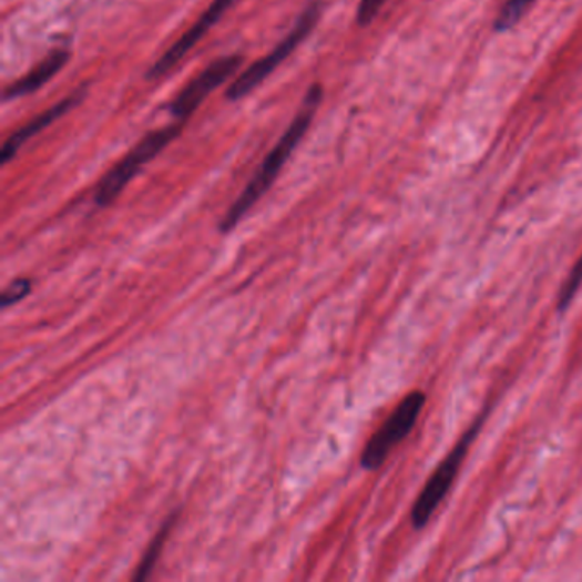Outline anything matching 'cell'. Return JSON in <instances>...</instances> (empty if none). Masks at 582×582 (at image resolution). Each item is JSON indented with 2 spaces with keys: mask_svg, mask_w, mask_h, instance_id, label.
Returning <instances> with one entry per match:
<instances>
[{
  "mask_svg": "<svg viewBox=\"0 0 582 582\" xmlns=\"http://www.w3.org/2000/svg\"><path fill=\"white\" fill-rule=\"evenodd\" d=\"M533 4L534 0H508V4L502 8L501 14H499L496 30L506 31L520 23L521 18L530 11Z\"/></svg>",
  "mask_w": 582,
  "mask_h": 582,
  "instance_id": "obj_12",
  "label": "cell"
},
{
  "mask_svg": "<svg viewBox=\"0 0 582 582\" xmlns=\"http://www.w3.org/2000/svg\"><path fill=\"white\" fill-rule=\"evenodd\" d=\"M31 293V280L30 278H18L9 284L8 289L2 293V308H9V306L16 305L19 300L27 297Z\"/></svg>",
  "mask_w": 582,
  "mask_h": 582,
  "instance_id": "obj_13",
  "label": "cell"
},
{
  "mask_svg": "<svg viewBox=\"0 0 582 582\" xmlns=\"http://www.w3.org/2000/svg\"><path fill=\"white\" fill-rule=\"evenodd\" d=\"M321 96V85L313 84L312 88H309L308 94H306L305 103L300 106L299 113H297L296 119L290 123L289 129L284 132L283 137L278 139L277 145H275L270 154L265 157L261 170L256 171V175L253 176L252 182L243 190L238 201L234 202L229 211H227V214L224 215L223 223H221V231H223V233H229V231L238 226L239 221L252 211L253 205L261 201L265 193H267V190L270 188L272 183L277 178L286 161L289 160L294 149H296V145L303 141L306 132H308Z\"/></svg>",
  "mask_w": 582,
  "mask_h": 582,
  "instance_id": "obj_1",
  "label": "cell"
},
{
  "mask_svg": "<svg viewBox=\"0 0 582 582\" xmlns=\"http://www.w3.org/2000/svg\"><path fill=\"white\" fill-rule=\"evenodd\" d=\"M426 401L427 397L423 391L413 390L397 405L391 416L376 430V435L364 448L363 457H360L364 470L375 471L385 463L395 446L400 445L412 432L426 407Z\"/></svg>",
  "mask_w": 582,
  "mask_h": 582,
  "instance_id": "obj_5",
  "label": "cell"
},
{
  "mask_svg": "<svg viewBox=\"0 0 582 582\" xmlns=\"http://www.w3.org/2000/svg\"><path fill=\"white\" fill-rule=\"evenodd\" d=\"M319 16H321V2H319V0H313L312 4H309L308 8L303 11V14L299 16V19H297L296 27L275 47V50H272L265 59L253 63L252 68L246 69V71L229 85V90H227L226 93L227 100H242L246 94L252 93L255 88H258V85L308 38L313 28L318 23Z\"/></svg>",
  "mask_w": 582,
  "mask_h": 582,
  "instance_id": "obj_4",
  "label": "cell"
},
{
  "mask_svg": "<svg viewBox=\"0 0 582 582\" xmlns=\"http://www.w3.org/2000/svg\"><path fill=\"white\" fill-rule=\"evenodd\" d=\"M386 0H360L359 9H357V23L359 27H368L375 21L376 16L381 11Z\"/></svg>",
  "mask_w": 582,
  "mask_h": 582,
  "instance_id": "obj_14",
  "label": "cell"
},
{
  "mask_svg": "<svg viewBox=\"0 0 582 582\" xmlns=\"http://www.w3.org/2000/svg\"><path fill=\"white\" fill-rule=\"evenodd\" d=\"M242 65V55H227L212 62L207 69H204V72H201L197 78L190 81L188 84L180 91L178 96L170 104L171 115L178 119L180 122L188 119V116L201 106L202 101H204L212 91L217 90L221 84H224Z\"/></svg>",
  "mask_w": 582,
  "mask_h": 582,
  "instance_id": "obj_6",
  "label": "cell"
},
{
  "mask_svg": "<svg viewBox=\"0 0 582 582\" xmlns=\"http://www.w3.org/2000/svg\"><path fill=\"white\" fill-rule=\"evenodd\" d=\"M582 287V255L578 262H575L574 268H572L569 277L565 278L564 286L560 289L559 300H557V312L564 313L568 312L569 306L572 305L575 294L579 293V289Z\"/></svg>",
  "mask_w": 582,
  "mask_h": 582,
  "instance_id": "obj_11",
  "label": "cell"
},
{
  "mask_svg": "<svg viewBox=\"0 0 582 582\" xmlns=\"http://www.w3.org/2000/svg\"><path fill=\"white\" fill-rule=\"evenodd\" d=\"M176 521V514L171 515L170 520L166 521L160 533L156 534L151 545H149L147 552L142 557L141 564L137 565V572H135L134 581H144L151 572H153L154 565H156L157 559H160L161 550H163L164 542H166L167 534H170L171 527Z\"/></svg>",
  "mask_w": 582,
  "mask_h": 582,
  "instance_id": "obj_10",
  "label": "cell"
},
{
  "mask_svg": "<svg viewBox=\"0 0 582 582\" xmlns=\"http://www.w3.org/2000/svg\"><path fill=\"white\" fill-rule=\"evenodd\" d=\"M182 132V122L173 123V125L164 126L160 131L151 132L145 135L131 153L126 154L113 170L108 171L106 175L101 180L100 185L96 188V195H94V202L100 207H108L116 201L120 193L123 192L129 183L132 182L139 171L142 170L144 164L149 161L154 160L157 154L166 149L171 142L178 137Z\"/></svg>",
  "mask_w": 582,
  "mask_h": 582,
  "instance_id": "obj_3",
  "label": "cell"
},
{
  "mask_svg": "<svg viewBox=\"0 0 582 582\" xmlns=\"http://www.w3.org/2000/svg\"><path fill=\"white\" fill-rule=\"evenodd\" d=\"M236 2H238V0H214V2L208 6L207 11L198 19L197 23L193 24V27L176 41L175 45L171 47V49L154 63L153 68L149 69V78H161V75L166 74V72L175 68L176 63L182 62L183 57H185L193 47L197 45L202 37L208 33V30L223 18L224 12L233 8Z\"/></svg>",
  "mask_w": 582,
  "mask_h": 582,
  "instance_id": "obj_7",
  "label": "cell"
},
{
  "mask_svg": "<svg viewBox=\"0 0 582 582\" xmlns=\"http://www.w3.org/2000/svg\"><path fill=\"white\" fill-rule=\"evenodd\" d=\"M69 59H71V53L68 50H55V52L50 53L43 62L38 63L30 74L9 85L8 90L4 91L6 100L21 98L24 94H31L40 90L41 85H45L50 79L55 78L62 71Z\"/></svg>",
  "mask_w": 582,
  "mask_h": 582,
  "instance_id": "obj_9",
  "label": "cell"
},
{
  "mask_svg": "<svg viewBox=\"0 0 582 582\" xmlns=\"http://www.w3.org/2000/svg\"><path fill=\"white\" fill-rule=\"evenodd\" d=\"M483 422H486V413H482L476 422L468 427L467 432L461 436L460 441L449 451L448 457L441 461V464L436 468L432 477L427 480L423 489L420 490L416 502H413L412 512H410L413 530H422V528H426L430 518L435 515L436 509L445 501L446 496H448L449 490H451L452 483L457 480L458 471H460L471 445H473L477 436H479L480 429H482Z\"/></svg>",
  "mask_w": 582,
  "mask_h": 582,
  "instance_id": "obj_2",
  "label": "cell"
},
{
  "mask_svg": "<svg viewBox=\"0 0 582 582\" xmlns=\"http://www.w3.org/2000/svg\"><path fill=\"white\" fill-rule=\"evenodd\" d=\"M84 94L85 88H81V90L72 93L71 96L63 98L62 101L53 104V106L49 108L47 112L41 113V115H38L37 119L28 122L27 125L21 126L18 132H14V134H12L11 137L6 141L4 147H2V164H8L9 161H11L12 157L18 154L21 145L27 144L31 137L40 134L41 131H45L47 126L52 125L53 122L62 119L63 115H68L72 108H75L79 103H81Z\"/></svg>",
  "mask_w": 582,
  "mask_h": 582,
  "instance_id": "obj_8",
  "label": "cell"
}]
</instances>
